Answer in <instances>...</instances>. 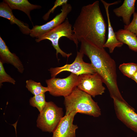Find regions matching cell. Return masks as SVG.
<instances>
[{
    "instance_id": "cell-1",
    "label": "cell",
    "mask_w": 137,
    "mask_h": 137,
    "mask_svg": "<svg viewBox=\"0 0 137 137\" xmlns=\"http://www.w3.org/2000/svg\"><path fill=\"white\" fill-rule=\"evenodd\" d=\"M106 28L98 1L82 7L72 27L79 42L85 40L100 48L106 41Z\"/></svg>"
},
{
    "instance_id": "cell-2",
    "label": "cell",
    "mask_w": 137,
    "mask_h": 137,
    "mask_svg": "<svg viewBox=\"0 0 137 137\" xmlns=\"http://www.w3.org/2000/svg\"><path fill=\"white\" fill-rule=\"evenodd\" d=\"M79 51L86 55L97 73L102 79L112 98L125 102L119 89L116 63L105 50L85 40L81 41Z\"/></svg>"
},
{
    "instance_id": "cell-3",
    "label": "cell",
    "mask_w": 137,
    "mask_h": 137,
    "mask_svg": "<svg viewBox=\"0 0 137 137\" xmlns=\"http://www.w3.org/2000/svg\"><path fill=\"white\" fill-rule=\"evenodd\" d=\"M65 115L74 112L98 117L101 115V109L91 96L77 87L68 95L64 97Z\"/></svg>"
},
{
    "instance_id": "cell-4",
    "label": "cell",
    "mask_w": 137,
    "mask_h": 137,
    "mask_svg": "<svg viewBox=\"0 0 137 137\" xmlns=\"http://www.w3.org/2000/svg\"><path fill=\"white\" fill-rule=\"evenodd\" d=\"M62 37H65L73 41L78 47L79 41L75 36L73 31L72 26L67 18L62 23L43 36L36 38L35 41L39 42L45 40L50 41L52 45L56 51V57L58 58V54L62 57L68 58L72 55V53L67 54L60 47L59 40Z\"/></svg>"
},
{
    "instance_id": "cell-5",
    "label": "cell",
    "mask_w": 137,
    "mask_h": 137,
    "mask_svg": "<svg viewBox=\"0 0 137 137\" xmlns=\"http://www.w3.org/2000/svg\"><path fill=\"white\" fill-rule=\"evenodd\" d=\"M63 109L52 101L47 102L38 115L37 126L42 131L53 132L63 117Z\"/></svg>"
},
{
    "instance_id": "cell-6",
    "label": "cell",
    "mask_w": 137,
    "mask_h": 137,
    "mask_svg": "<svg viewBox=\"0 0 137 137\" xmlns=\"http://www.w3.org/2000/svg\"><path fill=\"white\" fill-rule=\"evenodd\" d=\"M79 77L71 73L63 78L52 77L45 81L49 94L55 96L66 97L71 94L77 87Z\"/></svg>"
},
{
    "instance_id": "cell-7",
    "label": "cell",
    "mask_w": 137,
    "mask_h": 137,
    "mask_svg": "<svg viewBox=\"0 0 137 137\" xmlns=\"http://www.w3.org/2000/svg\"><path fill=\"white\" fill-rule=\"evenodd\" d=\"M77 87L93 97L102 95L106 89L103 85V80L96 73L85 74L79 76Z\"/></svg>"
},
{
    "instance_id": "cell-8",
    "label": "cell",
    "mask_w": 137,
    "mask_h": 137,
    "mask_svg": "<svg viewBox=\"0 0 137 137\" xmlns=\"http://www.w3.org/2000/svg\"><path fill=\"white\" fill-rule=\"evenodd\" d=\"M84 55L80 51L77 52L75 59L72 64H66L60 67L50 68L49 71L52 77H55L59 73L65 71L70 72L78 76L96 73L91 63H86L83 61Z\"/></svg>"
},
{
    "instance_id": "cell-9",
    "label": "cell",
    "mask_w": 137,
    "mask_h": 137,
    "mask_svg": "<svg viewBox=\"0 0 137 137\" xmlns=\"http://www.w3.org/2000/svg\"><path fill=\"white\" fill-rule=\"evenodd\" d=\"M112 99L117 118L128 128L137 133V114L134 109L127 102L115 98Z\"/></svg>"
},
{
    "instance_id": "cell-10",
    "label": "cell",
    "mask_w": 137,
    "mask_h": 137,
    "mask_svg": "<svg viewBox=\"0 0 137 137\" xmlns=\"http://www.w3.org/2000/svg\"><path fill=\"white\" fill-rule=\"evenodd\" d=\"M72 7L68 3L62 6L61 12L52 20L45 24L40 25L33 26L31 29L30 36L32 38H37L48 32L63 22L71 12Z\"/></svg>"
},
{
    "instance_id": "cell-11",
    "label": "cell",
    "mask_w": 137,
    "mask_h": 137,
    "mask_svg": "<svg viewBox=\"0 0 137 137\" xmlns=\"http://www.w3.org/2000/svg\"><path fill=\"white\" fill-rule=\"evenodd\" d=\"M77 113L73 112L65 115L53 132L52 137H76V131L78 127L73 123Z\"/></svg>"
},
{
    "instance_id": "cell-12",
    "label": "cell",
    "mask_w": 137,
    "mask_h": 137,
    "mask_svg": "<svg viewBox=\"0 0 137 137\" xmlns=\"http://www.w3.org/2000/svg\"><path fill=\"white\" fill-rule=\"evenodd\" d=\"M101 2L103 4L106 13L108 23V38L104 45V48H107L110 53H112L116 47H121L123 45V44L119 41L117 39L110 22L109 8L110 6L115 5L119 3L120 1L115 2L112 3H108L105 1L101 0Z\"/></svg>"
},
{
    "instance_id": "cell-13",
    "label": "cell",
    "mask_w": 137,
    "mask_h": 137,
    "mask_svg": "<svg viewBox=\"0 0 137 137\" xmlns=\"http://www.w3.org/2000/svg\"><path fill=\"white\" fill-rule=\"evenodd\" d=\"M0 60L3 63H9L13 65L21 73H22L24 68L19 58L15 54L10 51L4 41L0 37Z\"/></svg>"
},
{
    "instance_id": "cell-14",
    "label": "cell",
    "mask_w": 137,
    "mask_h": 137,
    "mask_svg": "<svg viewBox=\"0 0 137 137\" xmlns=\"http://www.w3.org/2000/svg\"><path fill=\"white\" fill-rule=\"evenodd\" d=\"M8 4L3 1L0 3V16L8 20L11 24H16L23 33L29 35L31 31L28 25L16 18Z\"/></svg>"
},
{
    "instance_id": "cell-15",
    "label": "cell",
    "mask_w": 137,
    "mask_h": 137,
    "mask_svg": "<svg viewBox=\"0 0 137 137\" xmlns=\"http://www.w3.org/2000/svg\"><path fill=\"white\" fill-rule=\"evenodd\" d=\"M135 0H124L121 6L113 10L116 16L122 18L125 25H128L130 23L131 16L135 12Z\"/></svg>"
},
{
    "instance_id": "cell-16",
    "label": "cell",
    "mask_w": 137,
    "mask_h": 137,
    "mask_svg": "<svg viewBox=\"0 0 137 137\" xmlns=\"http://www.w3.org/2000/svg\"><path fill=\"white\" fill-rule=\"evenodd\" d=\"M3 1L7 3L12 10L16 9L24 12L27 14L32 24L30 14V11L41 8L40 5L30 3L27 0H4Z\"/></svg>"
},
{
    "instance_id": "cell-17",
    "label": "cell",
    "mask_w": 137,
    "mask_h": 137,
    "mask_svg": "<svg viewBox=\"0 0 137 137\" xmlns=\"http://www.w3.org/2000/svg\"><path fill=\"white\" fill-rule=\"evenodd\" d=\"M115 33L119 41L127 45L130 49L137 52V36L134 33L124 29H120Z\"/></svg>"
},
{
    "instance_id": "cell-18",
    "label": "cell",
    "mask_w": 137,
    "mask_h": 137,
    "mask_svg": "<svg viewBox=\"0 0 137 137\" xmlns=\"http://www.w3.org/2000/svg\"><path fill=\"white\" fill-rule=\"evenodd\" d=\"M26 87L28 90L34 95L45 94L48 91L47 87L42 85L40 82H37L32 80L26 81Z\"/></svg>"
},
{
    "instance_id": "cell-19",
    "label": "cell",
    "mask_w": 137,
    "mask_h": 137,
    "mask_svg": "<svg viewBox=\"0 0 137 137\" xmlns=\"http://www.w3.org/2000/svg\"><path fill=\"white\" fill-rule=\"evenodd\" d=\"M47 102L45 100L44 94L34 95L31 97L29 100L30 105L36 107L40 112H41L45 106Z\"/></svg>"
},
{
    "instance_id": "cell-20",
    "label": "cell",
    "mask_w": 137,
    "mask_h": 137,
    "mask_svg": "<svg viewBox=\"0 0 137 137\" xmlns=\"http://www.w3.org/2000/svg\"><path fill=\"white\" fill-rule=\"evenodd\" d=\"M119 68L124 75L131 78L137 71V63H124L119 65Z\"/></svg>"
},
{
    "instance_id": "cell-21",
    "label": "cell",
    "mask_w": 137,
    "mask_h": 137,
    "mask_svg": "<svg viewBox=\"0 0 137 137\" xmlns=\"http://www.w3.org/2000/svg\"><path fill=\"white\" fill-rule=\"evenodd\" d=\"M5 82L15 84V81L9 75L6 73L4 69L3 63L0 60V85L1 87L2 83Z\"/></svg>"
},
{
    "instance_id": "cell-22",
    "label": "cell",
    "mask_w": 137,
    "mask_h": 137,
    "mask_svg": "<svg viewBox=\"0 0 137 137\" xmlns=\"http://www.w3.org/2000/svg\"><path fill=\"white\" fill-rule=\"evenodd\" d=\"M133 16L132 21L128 25H124V29L133 33L137 36V13L135 12L133 14Z\"/></svg>"
},
{
    "instance_id": "cell-23",
    "label": "cell",
    "mask_w": 137,
    "mask_h": 137,
    "mask_svg": "<svg viewBox=\"0 0 137 137\" xmlns=\"http://www.w3.org/2000/svg\"><path fill=\"white\" fill-rule=\"evenodd\" d=\"M68 2L67 0H56L53 7L43 15V19L45 21L47 20L49 18L50 14L51 13H53L57 7L60 6H62L67 3Z\"/></svg>"
},
{
    "instance_id": "cell-24",
    "label": "cell",
    "mask_w": 137,
    "mask_h": 137,
    "mask_svg": "<svg viewBox=\"0 0 137 137\" xmlns=\"http://www.w3.org/2000/svg\"><path fill=\"white\" fill-rule=\"evenodd\" d=\"M131 79L134 80L137 84V71Z\"/></svg>"
}]
</instances>
